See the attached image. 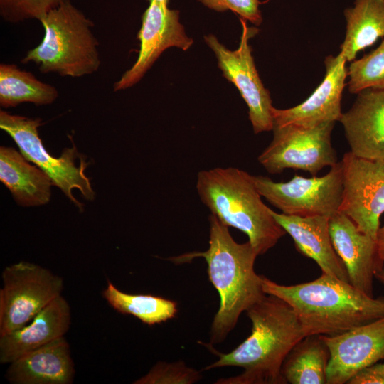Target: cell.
I'll use <instances>...</instances> for the list:
<instances>
[{
  "instance_id": "30",
  "label": "cell",
  "mask_w": 384,
  "mask_h": 384,
  "mask_svg": "<svg viewBox=\"0 0 384 384\" xmlns=\"http://www.w3.org/2000/svg\"><path fill=\"white\" fill-rule=\"evenodd\" d=\"M376 241L380 258L384 262V225L380 227L378 232Z\"/></svg>"
},
{
  "instance_id": "25",
  "label": "cell",
  "mask_w": 384,
  "mask_h": 384,
  "mask_svg": "<svg viewBox=\"0 0 384 384\" xmlns=\"http://www.w3.org/2000/svg\"><path fill=\"white\" fill-rule=\"evenodd\" d=\"M348 75V91L352 94L367 89L384 90V39L375 49L352 61Z\"/></svg>"
},
{
  "instance_id": "6",
  "label": "cell",
  "mask_w": 384,
  "mask_h": 384,
  "mask_svg": "<svg viewBox=\"0 0 384 384\" xmlns=\"http://www.w3.org/2000/svg\"><path fill=\"white\" fill-rule=\"evenodd\" d=\"M41 124L40 118L32 119L0 111V128L13 139L23 156L43 171L53 184L82 210V204L73 196L72 191L78 189L86 199H94L95 192L85 174L88 163L83 159L77 166L75 160L82 155L78 154L75 145L64 149L58 158L50 156L39 137L38 127Z\"/></svg>"
},
{
  "instance_id": "16",
  "label": "cell",
  "mask_w": 384,
  "mask_h": 384,
  "mask_svg": "<svg viewBox=\"0 0 384 384\" xmlns=\"http://www.w3.org/2000/svg\"><path fill=\"white\" fill-rule=\"evenodd\" d=\"M357 95L338 120L351 151L361 158L384 160V90L367 89Z\"/></svg>"
},
{
  "instance_id": "22",
  "label": "cell",
  "mask_w": 384,
  "mask_h": 384,
  "mask_svg": "<svg viewBox=\"0 0 384 384\" xmlns=\"http://www.w3.org/2000/svg\"><path fill=\"white\" fill-rule=\"evenodd\" d=\"M329 348L321 335H310L297 343L282 367L284 383L326 384Z\"/></svg>"
},
{
  "instance_id": "3",
  "label": "cell",
  "mask_w": 384,
  "mask_h": 384,
  "mask_svg": "<svg viewBox=\"0 0 384 384\" xmlns=\"http://www.w3.org/2000/svg\"><path fill=\"white\" fill-rule=\"evenodd\" d=\"M262 286L292 308L305 336L336 335L384 316V297L375 299L326 273L289 286L262 276Z\"/></svg>"
},
{
  "instance_id": "12",
  "label": "cell",
  "mask_w": 384,
  "mask_h": 384,
  "mask_svg": "<svg viewBox=\"0 0 384 384\" xmlns=\"http://www.w3.org/2000/svg\"><path fill=\"white\" fill-rule=\"evenodd\" d=\"M137 38L140 43L138 58L114 83V91L137 84L165 50L176 47L186 51L193 43L179 21V11L156 1H150L144 12Z\"/></svg>"
},
{
  "instance_id": "1",
  "label": "cell",
  "mask_w": 384,
  "mask_h": 384,
  "mask_svg": "<svg viewBox=\"0 0 384 384\" xmlns=\"http://www.w3.org/2000/svg\"><path fill=\"white\" fill-rule=\"evenodd\" d=\"M251 334L234 350L223 353L206 345L218 359L208 370L225 366L244 369L240 375L222 378L219 384H282V364L289 353L305 337L292 308L284 300L266 294L247 311Z\"/></svg>"
},
{
  "instance_id": "7",
  "label": "cell",
  "mask_w": 384,
  "mask_h": 384,
  "mask_svg": "<svg viewBox=\"0 0 384 384\" xmlns=\"http://www.w3.org/2000/svg\"><path fill=\"white\" fill-rule=\"evenodd\" d=\"M0 289V336L28 324L60 295L63 279L38 265L21 261L6 267Z\"/></svg>"
},
{
  "instance_id": "23",
  "label": "cell",
  "mask_w": 384,
  "mask_h": 384,
  "mask_svg": "<svg viewBox=\"0 0 384 384\" xmlns=\"http://www.w3.org/2000/svg\"><path fill=\"white\" fill-rule=\"evenodd\" d=\"M58 97L57 89L38 80L31 73L14 64H0V105L14 107L23 102L36 105L52 104Z\"/></svg>"
},
{
  "instance_id": "4",
  "label": "cell",
  "mask_w": 384,
  "mask_h": 384,
  "mask_svg": "<svg viewBox=\"0 0 384 384\" xmlns=\"http://www.w3.org/2000/svg\"><path fill=\"white\" fill-rule=\"evenodd\" d=\"M196 190L202 203L224 225L245 233L258 255L273 247L287 233L262 200L252 175L234 167L198 173Z\"/></svg>"
},
{
  "instance_id": "29",
  "label": "cell",
  "mask_w": 384,
  "mask_h": 384,
  "mask_svg": "<svg viewBox=\"0 0 384 384\" xmlns=\"http://www.w3.org/2000/svg\"><path fill=\"white\" fill-rule=\"evenodd\" d=\"M348 384H384V366L375 363L357 373Z\"/></svg>"
},
{
  "instance_id": "33",
  "label": "cell",
  "mask_w": 384,
  "mask_h": 384,
  "mask_svg": "<svg viewBox=\"0 0 384 384\" xmlns=\"http://www.w3.org/2000/svg\"><path fill=\"white\" fill-rule=\"evenodd\" d=\"M383 366H384V363H383Z\"/></svg>"
},
{
  "instance_id": "32",
  "label": "cell",
  "mask_w": 384,
  "mask_h": 384,
  "mask_svg": "<svg viewBox=\"0 0 384 384\" xmlns=\"http://www.w3.org/2000/svg\"><path fill=\"white\" fill-rule=\"evenodd\" d=\"M149 2L150 1H156L157 3H159V4H166V5H168L169 2V0H148Z\"/></svg>"
},
{
  "instance_id": "19",
  "label": "cell",
  "mask_w": 384,
  "mask_h": 384,
  "mask_svg": "<svg viewBox=\"0 0 384 384\" xmlns=\"http://www.w3.org/2000/svg\"><path fill=\"white\" fill-rule=\"evenodd\" d=\"M6 379L14 384H70L75 369L64 336L28 352L9 363Z\"/></svg>"
},
{
  "instance_id": "10",
  "label": "cell",
  "mask_w": 384,
  "mask_h": 384,
  "mask_svg": "<svg viewBox=\"0 0 384 384\" xmlns=\"http://www.w3.org/2000/svg\"><path fill=\"white\" fill-rule=\"evenodd\" d=\"M242 33L239 46L232 50L219 42L215 36H204V41L215 53L223 75L238 90L248 107V117L255 134L273 129V108L270 92L266 89L256 69L249 40L259 30L248 26L240 18Z\"/></svg>"
},
{
  "instance_id": "18",
  "label": "cell",
  "mask_w": 384,
  "mask_h": 384,
  "mask_svg": "<svg viewBox=\"0 0 384 384\" xmlns=\"http://www.w3.org/2000/svg\"><path fill=\"white\" fill-rule=\"evenodd\" d=\"M70 321V306L60 294L28 324L9 334L0 336L1 363H10L28 352L64 336Z\"/></svg>"
},
{
  "instance_id": "27",
  "label": "cell",
  "mask_w": 384,
  "mask_h": 384,
  "mask_svg": "<svg viewBox=\"0 0 384 384\" xmlns=\"http://www.w3.org/2000/svg\"><path fill=\"white\" fill-rule=\"evenodd\" d=\"M65 0H0V15L9 23L29 19L41 21Z\"/></svg>"
},
{
  "instance_id": "17",
  "label": "cell",
  "mask_w": 384,
  "mask_h": 384,
  "mask_svg": "<svg viewBox=\"0 0 384 384\" xmlns=\"http://www.w3.org/2000/svg\"><path fill=\"white\" fill-rule=\"evenodd\" d=\"M271 213L292 237L300 253L314 260L323 273L350 283L345 265L332 244L329 217L290 215L278 213L272 209Z\"/></svg>"
},
{
  "instance_id": "28",
  "label": "cell",
  "mask_w": 384,
  "mask_h": 384,
  "mask_svg": "<svg viewBox=\"0 0 384 384\" xmlns=\"http://www.w3.org/2000/svg\"><path fill=\"white\" fill-rule=\"evenodd\" d=\"M206 7L216 11L230 10L240 18L249 21L255 26H260L262 21L260 0H198Z\"/></svg>"
},
{
  "instance_id": "21",
  "label": "cell",
  "mask_w": 384,
  "mask_h": 384,
  "mask_svg": "<svg viewBox=\"0 0 384 384\" xmlns=\"http://www.w3.org/2000/svg\"><path fill=\"white\" fill-rule=\"evenodd\" d=\"M344 16L346 35L339 53L351 62L358 53L384 38V0H355Z\"/></svg>"
},
{
  "instance_id": "15",
  "label": "cell",
  "mask_w": 384,
  "mask_h": 384,
  "mask_svg": "<svg viewBox=\"0 0 384 384\" xmlns=\"http://www.w3.org/2000/svg\"><path fill=\"white\" fill-rule=\"evenodd\" d=\"M333 246L346 268L350 283L373 297V281L377 271L384 267L376 240L361 232L346 215L338 212L329 218Z\"/></svg>"
},
{
  "instance_id": "13",
  "label": "cell",
  "mask_w": 384,
  "mask_h": 384,
  "mask_svg": "<svg viewBox=\"0 0 384 384\" xmlns=\"http://www.w3.org/2000/svg\"><path fill=\"white\" fill-rule=\"evenodd\" d=\"M321 337L330 354L327 384L348 383L360 370L384 359V316L336 335Z\"/></svg>"
},
{
  "instance_id": "5",
  "label": "cell",
  "mask_w": 384,
  "mask_h": 384,
  "mask_svg": "<svg viewBox=\"0 0 384 384\" xmlns=\"http://www.w3.org/2000/svg\"><path fill=\"white\" fill-rule=\"evenodd\" d=\"M45 34L30 50L23 63H36L41 73L80 78L100 67L99 43L92 32V22L70 0H65L40 21Z\"/></svg>"
},
{
  "instance_id": "9",
  "label": "cell",
  "mask_w": 384,
  "mask_h": 384,
  "mask_svg": "<svg viewBox=\"0 0 384 384\" xmlns=\"http://www.w3.org/2000/svg\"><path fill=\"white\" fill-rule=\"evenodd\" d=\"M262 197L282 213L301 217L328 216L339 212L343 191L341 161L321 177L295 174L287 182H275L267 176L252 175Z\"/></svg>"
},
{
  "instance_id": "26",
  "label": "cell",
  "mask_w": 384,
  "mask_h": 384,
  "mask_svg": "<svg viewBox=\"0 0 384 384\" xmlns=\"http://www.w3.org/2000/svg\"><path fill=\"white\" fill-rule=\"evenodd\" d=\"M202 376L199 371L187 366L183 361L158 362L134 384H192Z\"/></svg>"
},
{
  "instance_id": "11",
  "label": "cell",
  "mask_w": 384,
  "mask_h": 384,
  "mask_svg": "<svg viewBox=\"0 0 384 384\" xmlns=\"http://www.w3.org/2000/svg\"><path fill=\"white\" fill-rule=\"evenodd\" d=\"M343 191L338 211L362 233L377 239L380 217L384 213V160L344 154Z\"/></svg>"
},
{
  "instance_id": "24",
  "label": "cell",
  "mask_w": 384,
  "mask_h": 384,
  "mask_svg": "<svg viewBox=\"0 0 384 384\" xmlns=\"http://www.w3.org/2000/svg\"><path fill=\"white\" fill-rule=\"evenodd\" d=\"M102 296L119 313L132 315L150 326L171 319L177 313L176 303L174 301L151 294H127L109 280Z\"/></svg>"
},
{
  "instance_id": "14",
  "label": "cell",
  "mask_w": 384,
  "mask_h": 384,
  "mask_svg": "<svg viewBox=\"0 0 384 384\" xmlns=\"http://www.w3.org/2000/svg\"><path fill=\"white\" fill-rule=\"evenodd\" d=\"M347 61L338 53L325 58L326 75L321 84L301 104L288 109L272 110L274 126L294 124L313 127L338 121L341 114L342 93L348 76Z\"/></svg>"
},
{
  "instance_id": "31",
  "label": "cell",
  "mask_w": 384,
  "mask_h": 384,
  "mask_svg": "<svg viewBox=\"0 0 384 384\" xmlns=\"http://www.w3.org/2000/svg\"><path fill=\"white\" fill-rule=\"evenodd\" d=\"M375 278H376L384 286V267L376 272Z\"/></svg>"
},
{
  "instance_id": "20",
  "label": "cell",
  "mask_w": 384,
  "mask_h": 384,
  "mask_svg": "<svg viewBox=\"0 0 384 384\" xmlns=\"http://www.w3.org/2000/svg\"><path fill=\"white\" fill-rule=\"evenodd\" d=\"M21 153L12 147H0V181L23 206L47 203L53 185L40 168L30 164Z\"/></svg>"
},
{
  "instance_id": "2",
  "label": "cell",
  "mask_w": 384,
  "mask_h": 384,
  "mask_svg": "<svg viewBox=\"0 0 384 384\" xmlns=\"http://www.w3.org/2000/svg\"><path fill=\"white\" fill-rule=\"evenodd\" d=\"M209 220V246L205 252H193L171 257L174 262H190L203 257L208 265L209 279L220 297L219 309L210 329V345L223 341L235 326L240 314L266 294L262 276L255 271L258 254L247 241L238 243L231 236L227 225L215 215Z\"/></svg>"
},
{
  "instance_id": "8",
  "label": "cell",
  "mask_w": 384,
  "mask_h": 384,
  "mask_svg": "<svg viewBox=\"0 0 384 384\" xmlns=\"http://www.w3.org/2000/svg\"><path fill=\"white\" fill-rule=\"evenodd\" d=\"M334 124L274 126L273 139L258 156L260 164L272 174L293 169L315 176L323 168L331 167L338 162L331 139Z\"/></svg>"
}]
</instances>
